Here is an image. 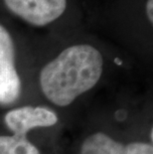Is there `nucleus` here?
<instances>
[{"label": "nucleus", "instance_id": "nucleus-2", "mask_svg": "<svg viewBox=\"0 0 153 154\" xmlns=\"http://www.w3.org/2000/svg\"><path fill=\"white\" fill-rule=\"evenodd\" d=\"M21 91V80L15 66L14 42L10 33L0 24V104L16 103Z\"/></svg>", "mask_w": 153, "mask_h": 154}, {"label": "nucleus", "instance_id": "nucleus-7", "mask_svg": "<svg viewBox=\"0 0 153 154\" xmlns=\"http://www.w3.org/2000/svg\"><path fill=\"white\" fill-rule=\"evenodd\" d=\"M126 154H153V146L145 142H132L126 145Z\"/></svg>", "mask_w": 153, "mask_h": 154}, {"label": "nucleus", "instance_id": "nucleus-8", "mask_svg": "<svg viewBox=\"0 0 153 154\" xmlns=\"http://www.w3.org/2000/svg\"><path fill=\"white\" fill-rule=\"evenodd\" d=\"M152 5H153V0H147V3H146V15H147V18L150 21V23L153 22Z\"/></svg>", "mask_w": 153, "mask_h": 154}, {"label": "nucleus", "instance_id": "nucleus-3", "mask_svg": "<svg viewBox=\"0 0 153 154\" xmlns=\"http://www.w3.org/2000/svg\"><path fill=\"white\" fill-rule=\"evenodd\" d=\"M13 14L34 26L57 20L67 8V0H4Z\"/></svg>", "mask_w": 153, "mask_h": 154}, {"label": "nucleus", "instance_id": "nucleus-1", "mask_svg": "<svg viewBox=\"0 0 153 154\" xmlns=\"http://www.w3.org/2000/svg\"><path fill=\"white\" fill-rule=\"evenodd\" d=\"M100 52L87 44L65 49L40 73V87L52 103L67 106L93 88L103 74Z\"/></svg>", "mask_w": 153, "mask_h": 154}, {"label": "nucleus", "instance_id": "nucleus-4", "mask_svg": "<svg viewBox=\"0 0 153 154\" xmlns=\"http://www.w3.org/2000/svg\"><path fill=\"white\" fill-rule=\"evenodd\" d=\"M57 114L46 107L26 106L11 109L5 116V124L14 134L26 135L36 127H49L57 123Z\"/></svg>", "mask_w": 153, "mask_h": 154}, {"label": "nucleus", "instance_id": "nucleus-6", "mask_svg": "<svg viewBox=\"0 0 153 154\" xmlns=\"http://www.w3.org/2000/svg\"><path fill=\"white\" fill-rule=\"evenodd\" d=\"M0 154H40L26 135L0 136Z\"/></svg>", "mask_w": 153, "mask_h": 154}, {"label": "nucleus", "instance_id": "nucleus-5", "mask_svg": "<svg viewBox=\"0 0 153 154\" xmlns=\"http://www.w3.org/2000/svg\"><path fill=\"white\" fill-rule=\"evenodd\" d=\"M81 154H126V146L106 133L96 132L84 139Z\"/></svg>", "mask_w": 153, "mask_h": 154}]
</instances>
